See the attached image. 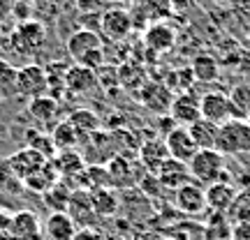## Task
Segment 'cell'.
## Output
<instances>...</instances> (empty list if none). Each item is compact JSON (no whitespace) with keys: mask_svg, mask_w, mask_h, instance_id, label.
I'll return each mask as SVG.
<instances>
[{"mask_svg":"<svg viewBox=\"0 0 250 240\" xmlns=\"http://www.w3.org/2000/svg\"><path fill=\"white\" fill-rule=\"evenodd\" d=\"M46 26L44 21H26L12 28V33L7 37V49L19 55H35L37 51H42V46L46 44Z\"/></svg>","mask_w":250,"mask_h":240,"instance_id":"obj_1","label":"cell"},{"mask_svg":"<svg viewBox=\"0 0 250 240\" xmlns=\"http://www.w3.org/2000/svg\"><path fill=\"white\" fill-rule=\"evenodd\" d=\"M188 169L195 183L199 185H213L220 180L227 178V169H225V155H220L218 150H199L188 162Z\"/></svg>","mask_w":250,"mask_h":240,"instance_id":"obj_2","label":"cell"},{"mask_svg":"<svg viewBox=\"0 0 250 240\" xmlns=\"http://www.w3.org/2000/svg\"><path fill=\"white\" fill-rule=\"evenodd\" d=\"M215 150L220 155H246L250 152V120H227L218 129Z\"/></svg>","mask_w":250,"mask_h":240,"instance_id":"obj_3","label":"cell"},{"mask_svg":"<svg viewBox=\"0 0 250 240\" xmlns=\"http://www.w3.org/2000/svg\"><path fill=\"white\" fill-rule=\"evenodd\" d=\"M104 169H107V176H109V185L114 187H134L139 185L144 180V176H146V169L142 166V162L132 160V157H125V155L111 157Z\"/></svg>","mask_w":250,"mask_h":240,"instance_id":"obj_4","label":"cell"},{"mask_svg":"<svg viewBox=\"0 0 250 240\" xmlns=\"http://www.w3.org/2000/svg\"><path fill=\"white\" fill-rule=\"evenodd\" d=\"M134 21L132 14L123 7H109L102 17H100V35L111 39V42H121L132 33Z\"/></svg>","mask_w":250,"mask_h":240,"instance_id":"obj_5","label":"cell"},{"mask_svg":"<svg viewBox=\"0 0 250 240\" xmlns=\"http://www.w3.org/2000/svg\"><path fill=\"white\" fill-rule=\"evenodd\" d=\"M199 109H202V118L208 120V123L218 125V127L234 118L229 95H227V92H220V90L206 92L204 97L199 99Z\"/></svg>","mask_w":250,"mask_h":240,"instance_id":"obj_6","label":"cell"},{"mask_svg":"<svg viewBox=\"0 0 250 240\" xmlns=\"http://www.w3.org/2000/svg\"><path fill=\"white\" fill-rule=\"evenodd\" d=\"M49 90L46 83V72L40 65H23L17 70V95L35 99L40 95H44Z\"/></svg>","mask_w":250,"mask_h":240,"instance_id":"obj_7","label":"cell"},{"mask_svg":"<svg viewBox=\"0 0 250 240\" xmlns=\"http://www.w3.org/2000/svg\"><path fill=\"white\" fill-rule=\"evenodd\" d=\"M174 205L183 215H202L206 210V189L192 180L174 192Z\"/></svg>","mask_w":250,"mask_h":240,"instance_id":"obj_8","label":"cell"},{"mask_svg":"<svg viewBox=\"0 0 250 240\" xmlns=\"http://www.w3.org/2000/svg\"><path fill=\"white\" fill-rule=\"evenodd\" d=\"M165 146H167V150H169V157L171 160H179L183 164L195 157L199 148H197V143L192 141V136L188 132V127H174L169 134H165Z\"/></svg>","mask_w":250,"mask_h":240,"instance_id":"obj_9","label":"cell"},{"mask_svg":"<svg viewBox=\"0 0 250 240\" xmlns=\"http://www.w3.org/2000/svg\"><path fill=\"white\" fill-rule=\"evenodd\" d=\"M46 162H49V160H46L44 155H40L37 150H33V148H28V146H26V148H21L19 152H14V155H12L5 164H7L9 171H12V173H14V176L23 183L28 176H33L35 171L42 169Z\"/></svg>","mask_w":250,"mask_h":240,"instance_id":"obj_10","label":"cell"},{"mask_svg":"<svg viewBox=\"0 0 250 240\" xmlns=\"http://www.w3.org/2000/svg\"><path fill=\"white\" fill-rule=\"evenodd\" d=\"M171 120L181 127H190L192 123H197L202 118V109H199V99L192 95V92H181V95H174V102H171L169 109Z\"/></svg>","mask_w":250,"mask_h":240,"instance_id":"obj_11","label":"cell"},{"mask_svg":"<svg viewBox=\"0 0 250 240\" xmlns=\"http://www.w3.org/2000/svg\"><path fill=\"white\" fill-rule=\"evenodd\" d=\"M65 49L67 54L79 62L83 55H88L90 51H100L102 49V35L95 33V30H86V28H79L77 33H72L67 39H65Z\"/></svg>","mask_w":250,"mask_h":240,"instance_id":"obj_12","label":"cell"},{"mask_svg":"<svg viewBox=\"0 0 250 240\" xmlns=\"http://www.w3.org/2000/svg\"><path fill=\"white\" fill-rule=\"evenodd\" d=\"M67 215L72 217L74 224H79V229L93 226V222H95L98 215L93 210V201H90L88 189H77V192H72L70 203H67Z\"/></svg>","mask_w":250,"mask_h":240,"instance_id":"obj_13","label":"cell"},{"mask_svg":"<svg viewBox=\"0 0 250 240\" xmlns=\"http://www.w3.org/2000/svg\"><path fill=\"white\" fill-rule=\"evenodd\" d=\"M139 97H142V104L146 109H151L155 113H169L171 109V102H174V92H171L165 83H148V86H144L142 92H139Z\"/></svg>","mask_w":250,"mask_h":240,"instance_id":"obj_14","label":"cell"},{"mask_svg":"<svg viewBox=\"0 0 250 240\" xmlns=\"http://www.w3.org/2000/svg\"><path fill=\"white\" fill-rule=\"evenodd\" d=\"M12 238L14 240H40L42 222L33 210H19L12 215Z\"/></svg>","mask_w":250,"mask_h":240,"instance_id":"obj_15","label":"cell"},{"mask_svg":"<svg viewBox=\"0 0 250 240\" xmlns=\"http://www.w3.org/2000/svg\"><path fill=\"white\" fill-rule=\"evenodd\" d=\"M204 189H206V208H211V210L218 215H227V210L232 208L234 199L239 194L227 180L213 183V185L204 187Z\"/></svg>","mask_w":250,"mask_h":240,"instance_id":"obj_16","label":"cell"},{"mask_svg":"<svg viewBox=\"0 0 250 240\" xmlns=\"http://www.w3.org/2000/svg\"><path fill=\"white\" fill-rule=\"evenodd\" d=\"M155 178L160 183L162 187H169V189H179V187L188 185V183H192V176H190V169H188V164L179 160H167L165 164L160 166V171L155 173Z\"/></svg>","mask_w":250,"mask_h":240,"instance_id":"obj_17","label":"cell"},{"mask_svg":"<svg viewBox=\"0 0 250 240\" xmlns=\"http://www.w3.org/2000/svg\"><path fill=\"white\" fill-rule=\"evenodd\" d=\"M98 72L88 70L83 65H72L65 72V88L74 92V95H86L98 86Z\"/></svg>","mask_w":250,"mask_h":240,"instance_id":"obj_18","label":"cell"},{"mask_svg":"<svg viewBox=\"0 0 250 240\" xmlns=\"http://www.w3.org/2000/svg\"><path fill=\"white\" fill-rule=\"evenodd\" d=\"M167 160H169V150H167V146H165L162 139H148V141L142 143V148H139V162H142V166L148 173L155 176Z\"/></svg>","mask_w":250,"mask_h":240,"instance_id":"obj_19","label":"cell"},{"mask_svg":"<svg viewBox=\"0 0 250 240\" xmlns=\"http://www.w3.org/2000/svg\"><path fill=\"white\" fill-rule=\"evenodd\" d=\"M90 192V201H93V210L98 217H111L118 213L121 208V196L116 194L114 187H93Z\"/></svg>","mask_w":250,"mask_h":240,"instance_id":"obj_20","label":"cell"},{"mask_svg":"<svg viewBox=\"0 0 250 240\" xmlns=\"http://www.w3.org/2000/svg\"><path fill=\"white\" fill-rule=\"evenodd\" d=\"M77 233V224L67 213H51L44 220V236L49 240H72Z\"/></svg>","mask_w":250,"mask_h":240,"instance_id":"obj_21","label":"cell"},{"mask_svg":"<svg viewBox=\"0 0 250 240\" xmlns=\"http://www.w3.org/2000/svg\"><path fill=\"white\" fill-rule=\"evenodd\" d=\"M28 111L30 116L35 118L37 123L42 125H54L58 120V99L51 97V95H40V97L30 99L28 102Z\"/></svg>","mask_w":250,"mask_h":240,"instance_id":"obj_22","label":"cell"},{"mask_svg":"<svg viewBox=\"0 0 250 240\" xmlns=\"http://www.w3.org/2000/svg\"><path fill=\"white\" fill-rule=\"evenodd\" d=\"M218 125L208 123L204 118H199L197 123H192L188 127V132L192 136V141L197 143L199 150H215V141H218Z\"/></svg>","mask_w":250,"mask_h":240,"instance_id":"obj_23","label":"cell"},{"mask_svg":"<svg viewBox=\"0 0 250 240\" xmlns=\"http://www.w3.org/2000/svg\"><path fill=\"white\" fill-rule=\"evenodd\" d=\"M144 42L148 49L153 51H169L171 46H174V30L169 26H165V23H153L148 30H146V35H144Z\"/></svg>","mask_w":250,"mask_h":240,"instance_id":"obj_24","label":"cell"},{"mask_svg":"<svg viewBox=\"0 0 250 240\" xmlns=\"http://www.w3.org/2000/svg\"><path fill=\"white\" fill-rule=\"evenodd\" d=\"M58 180H61V176H58L56 166L51 164V162H46L42 169L35 171L33 176H28V178L23 180V185H26L28 189H33V192H40V194H44L46 189H51V187H54Z\"/></svg>","mask_w":250,"mask_h":240,"instance_id":"obj_25","label":"cell"},{"mask_svg":"<svg viewBox=\"0 0 250 240\" xmlns=\"http://www.w3.org/2000/svg\"><path fill=\"white\" fill-rule=\"evenodd\" d=\"M229 102H232V111L236 120H250V83H239L232 88Z\"/></svg>","mask_w":250,"mask_h":240,"instance_id":"obj_26","label":"cell"},{"mask_svg":"<svg viewBox=\"0 0 250 240\" xmlns=\"http://www.w3.org/2000/svg\"><path fill=\"white\" fill-rule=\"evenodd\" d=\"M56 171L62 178H72V176H79V171H83V157L79 152L72 150H62L56 157Z\"/></svg>","mask_w":250,"mask_h":240,"instance_id":"obj_27","label":"cell"},{"mask_svg":"<svg viewBox=\"0 0 250 240\" xmlns=\"http://www.w3.org/2000/svg\"><path fill=\"white\" fill-rule=\"evenodd\" d=\"M67 123L74 127L77 134H95L100 127L98 116L93 111H88V109H77L74 113L67 116Z\"/></svg>","mask_w":250,"mask_h":240,"instance_id":"obj_28","label":"cell"},{"mask_svg":"<svg viewBox=\"0 0 250 240\" xmlns=\"http://www.w3.org/2000/svg\"><path fill=\"white\" fill-rule=\"evenodd\" d=\"M42 196H44L46 205L51 208V213H67V203H70L72 192L65 187L62 180H58V183H56L51 189H46Z\"/></svg>","mask_w":250,"mask_h":240,"instance_id":"obj_29","label":"cell"},{"mask_svg":"<svg viewBox=\"0 0 250 240\" xmlns=\"http://www.w3.org/2000/svg\"><path fill=\"white\" fill-rule=\"evenodd\" d=\"M190 72L197 81L202 83H208V81L218 79V62L211 58V55H197L192 65H190Z\"/></svg>","mask_w":250,"mask_h":240,"instance_id":"obj_30","label":"cell"},{"mask_svg":"<svg viewBox=\"0 0 250 240\" xmlns=\"http://www.w3.org/2000/svg\"><path fill=\"white\" fill-rule=\"evenodd\" d=\"M51 139H54V146H56V148L70 150V148H74V146L79 143V134L74 132V127H72L67 120H62V123L56 125L54 134H51Z\"/></svg>","mask_w":250,"mask_h":240,"instance_id":"obj_31","label":"cell"},{"mask_svg":"<svg viewBox=\"0 0 250 240\" xmlns=\"http://www.w3.org/2000/svg\"><path fill=\"white\" fill-rule=\"evenodd\" d=\"M0 95L2 97L17 95V67H12L5 58H0Z\"/></svg>","mask_w":250,"mask_h":240,"instance_id":"obj_32","label":"cell"},{"mask_svg":"<svg viewBox=\"0 0 250 240\" xmlns=\"http://www.w3.org/2000/svg\"><path fill=\"white\" fill-rule=\"evenodd\" d=\"M227 215H229L236 224H250V194L248 192L236 194V199H234L232 208L227 210Z\"/></svg>","mask_w":250,"mask_h":240,"instance_id":"obj_33","label":"cell"},{"mask_svg":"<svg viewBox=\"0 0 250 240\" xmlns=\"http://www.w3.org/2000/svg\"><path fill=\"white\" fill-rule=\"evenodd\" d=\"M28 148H33V150H37L40 155H44L46 160H51V157L56 155V146H54L51 134L30 132V136H28Z\"/></svg>","mask_w":250,"mask_h":240,"instance_id":"obj_34","label":"cell"},{"mask_svg":"<svg viewBox=\"0 0 250 240\" xmlns=\"http://www.w3.org/2000/svg\"><path fill=\"white\" fill-rule=\"evenodd\" d=\"M72 2L81 17H102L111 7V0H72Z\"/></svg>","mask_w":250,"mask_h":240,"instance_id":"obj_35","label":"cell"},{"mask_svg":"<svg viewBox=\"0 0 250 240\" xmlns=\"http://www.w3.org/2000/svg\"><path fill=\"white\" fill-rule=\"evenodd\" d=\"M35 14H33V2H26V0H17L14 5V12H12V21L14 23H26V21H33Z\"/></svg>","mask_w":250,"mask_h":240,"instance_id":"obj_36","label":"cell"},{"mask_svg":"<svg viewBox=\"0 0 250 240\" xmlns=\"http://www.w3.org/2000/svg\"><path fill=\"white\" fill-rule=\"evenodd\" d=\"M72 240H107V233L98 226H83V229H77Z\"/></svg>","mask_w":250,"mask_h":240,"instance_id":"obj_37","label":"cell"},{"mask_svg":"<svg viewBox=\"0 0 250 240\" xmlns=\"http://www.w3.org/2000/svg\"><path fill=\"white\" fill-rule=\"evenodd\" d=\"M12 238V215L0 210V240Z\"/></svg>","mask_w":250,"mask_h":240,"instance_id":"obj_38","label":"cell"},{"mask_svg":"<svg viewBox=\"0 0 250 240\" xmlns=\"http://www.w3.org/2000/svg\"><path fill=\"white\" fill-rule=\"evenodd\" d=\"M14 5H17V0H0V21H2V23L12 21V12H14Z\"/></svg>","mask_w":250,"mask_h":240,"instance_id":"obj_39","label":"cell"},{"mask_svg":"<svg viewBox=\"0 0 250 240\" xmlns=\"http://www.w3.org/2000/svg\"><path fill=\"white\" fill-rule=\"evenodd\" d=\"M229 240H250V224H234Z\"/></svg>","mask_w":250,"mask_h":240,"instance_id":"obj_40","label":"cell"},{"mask_svg":"<svg viewBox=\"0 0 250 240\" xmlns=\"http://www.w3.org/2000/svg\"><path fill=\"white\" fill-rule=\"evenodd\" d=\"M9 33H12V30H7V26H5V23L0 21V46H5V44H7Z\"/></svg>","mask_w":250,"mask_h":240,"instance_id":"obj_41","label":"cell"},{"mask_svg":"<svg viewBox=\"0 0 250 240\" xmlns=\"http://www.w3.org/2000/svg\"><path fill=\"white\" fill-rule=\"evenodd\" d=\"M171 7L174 9H188L190 5H192V0H169Z\"/></svg>","mask_w":250,"mask_h":240,"instance_id":"obj_42","label":"cell"},{"mask_svg":"<svg viewBox=\"0 0 250 240\" xmlns=\"http://www.w3.org/2000/svg\"><path fill=\"white\" fill-rule=\"evenodd\" d=\"M46 2H51V5H54V7H65V5H67V2H70V0H46Z\"/></svg>","mask_w":250,"mask_h":240,"instance_id":"obj_43","label":"cell"},{"mask_svg":"<svg viewBox=\"0 0 250 240\" xmlns=\"http://www.w3.org/2000/svg\"><path fill=\"white\" fill-rule=\"evenodd\" d=\"M116 2H125L127 5V2H137V0H116Z\"/></svg>","mask_w":250,"mask_h":240,"instance_id":"obj_44","label":"cell"},{"mask_svg":"<svg viewBox=\"0 0 250 240\" xmlns=\"http://www.w3.org/2000/svg\"><path fill=\"white\" fill-rule=\"evenodd\" d=\"M107 240H121V238H111V236H107Z\"/></svg>","mask_w":250,"mask_h":240,"instance_id":"obj_45","label":"cell"},{"mask_svg":"<svg viewBox=\"0 0 250 240\" xmlns=\"http://www.w3.org/2000/svg\"><path fill=\"white\" fill-rule=\"evenodd\" d=\"M165 240H179V238H165Z\"/></svg>","mask_w":250,"mask_h":240,"instance_id":"obj_46","label":"cell"},{"mask_svg":"<svg viewBox=\"0 0 250 240\" xmlns=\"http://www.w3.org/2000/svg\"><path fill=\"white\" fill-rule=\"evenodd\" d=\"M2 99H5V97H2V95H0V104H2Z\"/></svg>","mask_w":250,"mask_h":240,"instance_id":"obj_47","label":"cell"},{"mask_svg":"<svg viewBox=\"0 0 250 240\" xmlns=\"http://www.w3.org/2000/svg\"><path fill=\"white\" fill-rule=\"evenodd\" d=\"M26 2H35V0H26Z\"/></svg>","mask_w":250,"mask_h":240,"instance_id":"obj_48","label":"cell"},{"mask_svg":"<svg viewBox=\"0 0 250 240\" xmlns=\"http://www.w3.org/2000/svg\"><path fill=\"white\" fill-rule=\"evenodd\" d=\"M215 2H225V0H215Z\"/></svg>","mask_w":250,"mask_h":240,"instance_id":"obj_49","label":"cell"}]
</instances>
